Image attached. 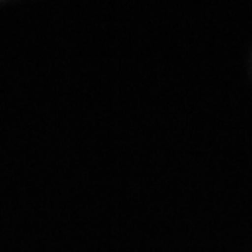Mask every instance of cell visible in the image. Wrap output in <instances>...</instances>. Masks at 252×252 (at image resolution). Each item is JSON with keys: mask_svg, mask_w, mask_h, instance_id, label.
I'll return each instance as SVG.
<instances>
[]
</instances>
